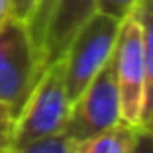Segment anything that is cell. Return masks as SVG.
Here are the masks:
<instances>
[{
    "instance_id": "obj_1",
    "label": "cell",
    "mask_w": 153,
    "mask_h": 153,
    "mask_svg": "<svg viewBox=\"0 0 153 153\" xmlns=\"http://www.w3.org/2000/svg\"><path fill=\"white\" fill-rule=\"evenodd\" d=\"M69 112L71 100L65 86L63 59H59L41 73L32 94L20 110L14 128L12 149L20 151L33 141L63 134Z\"/></svg>"
},
{
    "instance_id": "obj_2",
    "label": "cell",
    "mask_w": 153,
    "mask_h": 153,
    "mask_svg": "<svg viewBox=\"0 0 153 153\" xmlns=\"http://www.w3.org/2000/svg\"><path fill=\"white\" fill-rule=\"evenodd\" d=\"M39 76L41 65L30 26L10 16L0 26V102L10 106L16 118Z\"/></svg>"
},
{
    "instance_id": "obj_3",
    "label": "cell",
    "mask_w": 153,
    "mask_h": 153,
    "mask_svg": "<svg viewBox=\"0 0 153 153\" xmlns=\"http://www.w3.org/2000/svg\"><path fill=\"white\" fill-rule=\"evenodd\" d=\"M120 20L100 12H92V16L79 27V32L71 39L63 55L65 86L71 102L76 100V96L110 61L120 33Z\"/></svg>"
},
{
    "instance_id": "obj_4",
    "label": "cell",
    "mask_w": 153,
    "mask_h": 153,
    "mask_svg": "<svg viewBox=\"0 0 153 153\" xmlns=\"http://www.w3.org/2000/svg\"><path fill=\"white\" fill-rule=\"evenodd\" d=\"M122 120V102L114 75L112 57L85 90L71 102L63 134L71 141H82L118 126Z\"/></svg>"
},
{
    "instance_id": "obj_5",
    "label": "cell",
    "mask_w": 153,
    "mask_h": 153,
    "mask_svg": "<svg viewBox=\"0 0 153 153\" xmlns=\"http://www.w3.org/2000/svg\"><path fill=\"white\" fill-rule=\"evenodd\" d=\"M112 65L120 90L122 120L131 126H140L145 106V61L141 27L134 12L122 20L112 53Z\"/></svg>"
},
{
    "instance_id": "obj_6",
    "label": "cell",
    "mask_w": 153,
    "mask_h": 153,
    "mask_svg": "<svg viewBox=\"0 0 153 153\" xmlns=\"http://www.w3.org/2000/svg\"><path fill=\"white\" fill-rule=\"evenodd\" d=\"M137 126H131L128 122H120L118 126L92 135L88 140L76 141L73 153H130L134 145Z\"/></svg>"
},
{
    "instance_id": "obj_7",
    "label": "cell",
    "mask_w": 153,
    "mask_h": 153,
    "mask_svg": "<svg viewBox=\"0 0 153 153\" xmlns=\"http://www.w3.org/2000/svg\"><path fill=\"white\" fill-rule=\"evenodd\" d=\"M134 14L141 27L143 41V61H145V106L143 112L153 104V0H140ZM143 116V114H141Z\"/></svg>"
},
{
    "instance_id": "obj_8",
    "label": "cell",
    "mask_w": 153,
    "mask_h": 153,
    "mask_svg": "<svg viewBox=\"0 0 153 153\" xmlns=\"http://www.w3.org/2000/svg\"><path fill=\"white\" fill-rule=\"evenodd\" d=\"M73 147H75V141H71L65 134H57L45 140L33 141L16 153H73Z\"/></svg>"
},
{
    "instance_id": "obj_9",
    "label": "cell",
    "mask_w": 153,
    "mask_h": 153,
    "mask_svg": "<svg viewBox=\"0 0 153 153\" xmlns=\"http://www.w3.org/2000/svg\"><path fill=\"white\" fill-rule=\"evenodd\" d=\"M137 2L140 0H94V12L106 14L110 18H116L122 22L134 12Z\"/></svg>"
},
{
    "instance_id": "obj_10",
    "label": "cell",
    "mask_w": 153,
    "mask_h": 153,
    "mask_svg": "<svg viewBox=\"0 0 153 153\" xmlns=\"http://www.w3.org/2000/svg\"><path fill=\"white\" fill-rule=\"evenodd\" d=\"M14 128H16V114L10 106L0 102V153H10L14 141Z\"/></svg>"
},
{
    "instance_id": "obj_11",
    "label": "cell",
    "mask_w": 153,
    "mask_h": 153,
    "mask_svg": "<svg viewBox=\"0 0 153 153\" xmlns=\"http://www.w3.org/2000/svg\"><path fill=\"white\" fill-rule=\"evenodd\" d=\"M37 2H39V0H10V12H12L14 18L24 20V22H30V18L33 16V10H36Z\"/></svg>"
},
{
    "instance_id": "obj_12",
    "label": "cell",
    "mask_w": 153,
    "mask_h": 153,
    "mask_svg": "<svg viewBox=\"0 0 153 153\" xmlns=\"http://www.w3.org/2000/svg\"><path fill=\"white\" fill-rule=\"evenodd\" d=\"M130 153H153V135H149L147 131L137 128V134H135Z\"/></svg>"
},
{
    "instance_id": "obj_13",
    "label": "cell",
    "mask_w": 153,
    "mask_h": 153,
    "mask_svg": "<svg viewBox=\"0 0 153 153\" xmlns=\"http://www.w3.org/2000/svg\"><path fill=\"white\" fill-rule=\"evenodd\" d=\"M137 128H140V130H143V131H147L149 135H153V104L143 112L141 122H140V126H137Z\"/></svg>"
},
{
    "instance_id": "obj_14",
    "label": "cell",
    "mask_w": 153,
    "mask_h": 153,
    "mask_svg": "<svg viewBox=\"0 0 153 153\" xmlns=\"http://www.w3.org/2000/svg\"><path fill=\"white\" fill-rule=\"evenodd\" d=\"M12 16L10 12V0H0V26Z\"/></svg>"
},
{
    "instance_id": "obj_15",
    "label": "cell",
    "mask_w": 153,
    "mask_h": 153,
    "mask_svg": "<svg viewBox=\"0 0 153 153\" xmlns=\"http://www.w3.org/2000/svg\"><path fill=\"white\" fill-rule=\"evenodd\" d=\"M10 153H16V151H10Z\"/></svg>"
}]
</instances>
